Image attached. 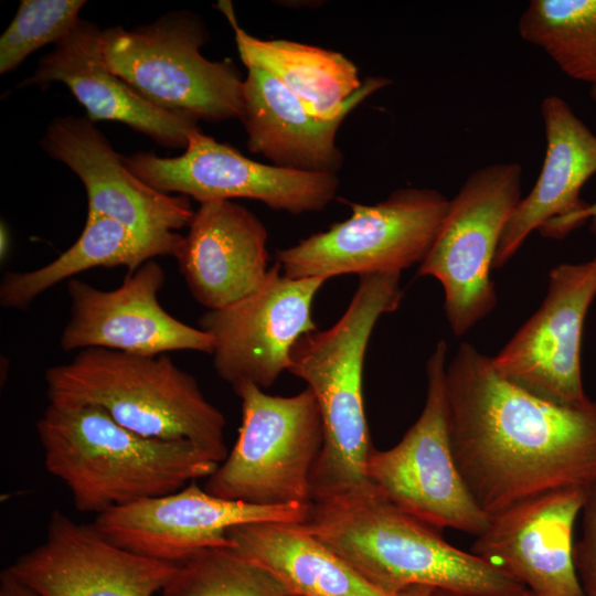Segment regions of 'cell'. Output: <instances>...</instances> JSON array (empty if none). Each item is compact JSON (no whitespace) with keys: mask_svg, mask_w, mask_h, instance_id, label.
<instances>
[{"mask_svg":"<svg viewBox=\"0 0 596 596\" xmlns=\"http://www.w3.org/2000/svg\"><path fill=\"white\" fill-rule=\"evenodd\" d=\"M454 458L489 515L562 489L596 486V402L560 405L503 379L461 343L446 366Z\"/></svg>","mask_w":596,"mask_h":596,"instance_id":"1","label":"cell"},{"mask_svg":"<svg viewBox=\"0 0 596 596\" xmlns=\"http://www.w3.org/2000/svg\"><path fill=\"white\" fill-rule=\"evenodd\" d=\"M359 576L386 596L426 585L456 596L529 592L489 562L448 543L370 481L310 503L301 523Z\"/></svg>","mask_w":596,"mask_h":596,"instance_id":"2","label":"cell"},{"mask_svg":"<svg viewBox=\"0 0 596 596\" xmlns=\"http://www.w3.org/2000/svg\"><path fill=\"white\" fill-rule=\"evenodd\" d=\"M35 427L46 470L79 512L175 492L220 465L190 441L139 435L96 406L49 404Z\"/></svg>","mask_w":596,"mask_h":596,"instance_id":"3","label":"cell"},{"mask_svg":"<svg viewBox=\"0 0 596 596\" xmlns=\"http://www.w3.org/2000/svg\"><path fill=\"white\" fill-rule=\"evenodd\" d=\"M400 278L401 273L360 276L339 320L329 329L304 334L290 351L288 371L312 391L323 425L311 502L369 482L365 470L373 446L363 404V362L377 320L401 302Z\"/></svg>","mask_w":596,"mask_h":596,"instance_id":"4","label":"cell"},{"mask_svg":"<svg viewBox=\"0 0 596 596\" xmlns=\"http://www.w3.org/2000/svg\"><path fill=\"white\" fill-rule=\"evenodd\" d=\"M44 380L49 404L96 406L139 435L190 441L217 464L228 454L224 415L166 354L87 348Z\"/></svg>","mask_w":596,"mask_h":596,"instance_id":"5","label":"cell"},{"mask_svg":"<svg viewBox=\"0 0 596 596\" xmlns=\"http://www.w3.org/2000/svg\"><path fill=\"white\" fill-rule=\"evenodd\" d=\"M207 40L201 19L179 11L134 30H102L100 45L107 67L152 105L199 120L241 119L244 79L231 61L200 53Z\"/></svg>","mask_w":596,"mask_h":596,"instance_id":"6","label":"cell"},{"mask_svg":"<svg viewBox=\"0 0 596 596\" xmlns=\"http://www.w3.org/2000/svg\"><path fill=\"white\" fill-rule=\"evenodd\" d=\"M234 392L242 403L238 436L204 490L256 505L310 504L311 475L323 444L312 391L279 396L245 383Z\"/></svg>","mask_w":596,"mask_h":596,"instance_id":"7","label":"cell"},{"mask_svg":"<svg viewBox=\"0 0 596 596\" xmlns=\"http://www.w3.org/2000/svg\"><path fill=\"white\" fill-rule=\"evenodd\" d=\"M522 166L490 163L472 171L449 201L441 227L417 274L443 286L445 312L462 336L496 306L490 273L502 233L521 201Z\"/></svg>","mask_w":596,"mask_h":596,"instance_id":"8","label":"cell"},{"mask_svg":"<svg viewBox=\"0 0 596 596\" xmlns=\"http://www.w3.org/2000/svg\"><path fill=\"white\" fill-rule=\"evenodd\" d=\"M449 201L435 189L402 188L373 205L351 203L347 220L277 251L276 263L291 278L402 273L428 253Z\"/></svg>","mask_w":596,"mask_h":596,"instance_id":"9","label":"cell"},{"mask_svg":"<svg viewBox=\"0 0 596 596\" xmlns=\"http://www.w3.org/2000/svg\"><path fill=\"white\" fill-rule=\"evenodd\" d=\"M447 344L427 360L425 406L401 441L372 448L366 478L396 505L436 528L479 535L489 515L468 490L454 458L446 397Z\"/></svg>","mask_w":596,"mask_h":596,"instance_id":"10","label":"cell"},{"mask_svg":"<svg viewBox=\"0 0 596 596\" xmlns=\"http://www.w3.org/2000/svg\"><path fill=\"white\" fill-rule=\"evenodd\" d=\"M126 167L157 191L178 192L200 203L243 198L276 211L302 214L323 210L336 196L334 173H312L265 164L216 141L200 129L179 157L151 152L124 157Z\"/></svg>","mask_w":596,"mask_h":596,"instance_id":"11","label":"cell"},{"mask_svg":"<svg viewBox=\"0 0 596 596\" xmlns=\"http://www.w3.org/2000/svg\"><path fill=\"white\" fill-rule=\"evenodd\" d=\"M324 281L288 277L276 263L255 291L203 313L199 327L213 338L214 370L233 391L245 383L268 389L288 371L297 340L317 330L311 306Z\"/></svg>","mask_w":596,"mask_h":596,"instance_id":"12","label":"cell"},{"mask_svg":"<svg viewBox=\"0 0 596 596\" xmlns=\"http://www.w3.org/2000/svg\"><path fill=\"white\" fill-rule=\"evenodd\" d=\"M310 504L256 505L215 497L192 481L182 489L115 507L96 515L94 525L114 544L135 554L180 564L198 552L232 546L234 526L304 523Z\"/></svg>","mask_w":596,"mask_h":596,"instance_id":"13","label":"cell"},{"mask_svg":"<svg viewBox=\"0 0 596 596\" xmlns=\"http://www.w3.org/2000/svg\"><path fill=\"white\" fill-rule=\"evenodd\" d=\"M540 308L491 358L507 381L545 401L582 405L586 396L581 373L584 320L596 295L587 263L552 269Z\"/></svg>","mask_w":596,"mask_h":596,"instance_id":"14","label":"cell"},{"mask_svg":"<svg viewBox=\"0 0 596 596\" xmlns=\"http://www.w3.org/2000/svg\"><path fill=\"white\" fill-rule=\"evenodd\" d=\"M164 269L153 259L128 274L113 290L78 279L67 281L70 319L60 338L66 351L105 348L131 354L160 355L170 351L212 354L213 338L167 312L158 300Z\"/></svg>","mask_w":596,"mask_h":596,"instance_id":"15","label":"cell"},{"mask_svg":"<svg viewBox=\"0 0 596 596\" xmlns=\"http://www.w3.org/2000/svg\"><path fill=\"white\" fill-rule=\"evenodd\" d=\"M178 564L148 558L54 510L44 541L7 567L41 596H152Z\"/></svg>","mask_w":596,"mask_h":596,"instance_id":"16","label":"cell"},{"mask_svg":"<svg viewBox=\"0 0 596 596\" xmlns=\"http://www.w3.org/2000/svg\"><path fill=\"white\" fill-rule=\"evenodd\" d=\"M587 492L552 491L491 515L470 552L535 596H586L574 564L573 534Z\"/></svg>","mask_w":596,"mask_h":596,"instance_id":"17","label":"cell"},{"mask_svg":"<svg viewBox=\"0 0 596 596\" xmlns=\"http://www.w3.org/2000/svg\"><path fill=\"white\" fill-rule=\"evenodd\" d=\"M47 155L82 181L88 212L116 220L139 235H162L189 226L194 212L188 196L155 190L137 178L88 118H55L41 140Z\"/></svg>","mask_w":596,"mask_h":596,"instance_id":"18","label":"cell"},{"mask_svg":"<svg viewBox=\"0 0 596 596\" xmlns=\"http://www.w3.org/2000/svg\"><path fill=\"white\" fill-rule=\"evenodd\" d=\"M100 36L95 23L79 20L22 84L47 87L61 82L85 107L91 121H119L162 146L185 149L191 134L199 130V119L152 105L114 74L104 62Z\"/></svg>","mask_w":596,"mask_h":596,"instance_id":"19","label":"cell"},{"mask_svg":"<svg viewBox=\"0 0 596 596\" xmlns=\"http://www.w3.org/2000/svg\"><path fill=\"white\" fill-rule=\"evenodd\" d=\"M267 230L231 200L201 203L173 257L192 297L207 310L255 291L268 268Z\"/></svg>","mask_w":596,"mask_h":596,"instance_id":"20","label":"cell"},{"mask_svg":"<svg viewBox=\"0 0 596 596\" xmlns=\"http://www.w3.org/2000/svg\"><path fill=\"white\" fill-rule=\"evenodd\" d=\"M541 115L543 164L531 192L521 199L502 233L493 268L502 267L533 231L550 238L565 237L570 220L588 205L581 191L596 173V135L557 95L542 100Z\"/></svg>","mask_w":596,"mask_h":596,"instance_id":"21","label":"cell"},{"mask_svg":"<svg viewBox=\"0 0 596 596\" xmlns=\"http://www.w3.org/2000/svg\"><path fill=\"white\" fill-rule=\"evenodd\" d=\"M217 8L234 31L235 43L246 67H258L277 78L319 120L351 113L391 81L383 76L359 78L355 64L343 54L290 40H262L243 30L230 1Z\"/></svg>","mask_w":596,"mask_h":596,"instance_id":"22","label":"cell"},{"mask_svg":"<svg viewBox=\"0 0 596 596\" xmlns=\"http://www.w3.org/2000/svg\"><path fill=\"white\" fill-rule=\"evenodd\" d=\"M349 114L319 120L273 75L247 67L240 120L247 132L248 150L264 156L273 166L336 174L343 161L336 136Z\"/></svg>","mask_w":596,"mask_h":596,"instance_id":"23","label":"cell"},{"mask_svg":"<svg viewBox=\"0 0 596 596\" xmlns=\"http://www.w3.org/2000/svg\"><path fill=\"white\" fill-rule=\"evenodd\" d=\"M226 535L236 552L276 576L291 595L386 596L301 523H248Z\"/></svg>","mask_w":596,"mask_h":596,"instance_id":"24","label":"cell"},{"mask_svg":"<svg viewBox=\"0 0 596 596\" xmlns=\"http://www.w3.org/2000/svg\"><path fill=\"white\" fill-rule=\"evenodd\" d=\"M181 235H139L120 222L87 214L77 241L57 258L33 270L3 275L0 305L8 309H25L56 284L94 267L125 266L134 273L157 256L174 255Z\"/></svg>","mask_w":596,"mask_h":596,"instance_id":"25","label":"cell"},{"mask_svg":"<svg viewBox=\"0 0 596 596\" xmlns=\"http://www.w3.org/2000/svg\"><path fill=\"white\" fill-rule=\"evenodd\" d=\"M518 31L566 76L596 85V0H531Z\"/></svg>","mask_w":596,"mask_h":596,"instance_id":"26","label":"cell"},{"mask_svg":"<svg viewBox=\"0 0 596 596\" xmlns=\"http://www.w3.org/2000/svg\"><path fill=\"white\" fill-rule=\"evenodd\" d=\"M272 573L232 546L202 550L178 564L161 596H288Z\"/></svg>","mask_w":596,"mask_h":596,"instance_id":"27","label":"cell"},{"mask_svg":"<svg viewBox=\"0 0 596 596\" xmlns=\"http://www.w3.org/2000/svg\"><path fill=\"white\" fill-rule=\"evenodd\" d=\"M83 0H23L0 38V73L15 70L31 53L58 43L81 20Z\"/></svg>","mask_w":596,"mask_h":596,"instance_id":"28","label":"cell"},{"mask_svg":"<svg viewBox=\"0 0 596 596\" xmlns=\"http://www.w3.org/2000/svg\"><path fill=\"white\" fill-rule=\"evenodd\" d=\"M583 533L574 545V564L586 596H596V486L587 492L582 510Z\"/></svg>","mask_w":596,"mask_h":596,"instance_id":"29","label":"cell"},{"mask_svg":"<svg viewBox=\"0 0 596 596\" xmlns=\"http://www.w3.org/2000/svg\"><path fill=\"white\" fill-rule=\"evenodd\" d=\"M0 596H41L19 578L8 568L0 574Z\"/></svg>","mask_w":596,"mask_h":596,"instance_id":"30","label":"cell"},{"mask_svg":"<svg viewBox=\"0 0 596 596\" xmlns=\"http://www.w3.org/2000/svg\"><path fill=\"white\" fill-rule=\"evenodd\" d=\"M589 96L596 104V85L590 86ZM592 221L590 230L596 235V202L588 204L584 210L574 215L566 226L567 234L578 226L583 225L586 221Z\"/></svg>","mask_w":596,"mask_h":596,"instance_id":"31","label":"cell"},{"mask_svg":"<svg viewBox=\"0 0 596 596\" xmlns=\"http://www.w3.org/2000/svg\"><path fill=\"white\" fill-rule=\"evenodd\" d=\"M434 590L435 588L430 586L414 585L401 590L395 596H432Z\"/></svg>","mask_w":596,"mask_h":596,"instance_id":"32","label":"cell"},{"mask_svg":"<svg viewBox=\"0 0 596 596\" xmlns=\"http://www.w3.org/2000/svg\"><path fill=\"white\" fill-rule=\"evenodd\" d=\"M9 233L6 224L1 223V230H0V257L1 260L7 258V255L9 253Z\"/></svg>","mask_w":596,"mask_h":596,"instance_id":"33","label":"cell"},{"mask_svg":"<svg viewBox=\"0 0 596 596\" xmlns=\"http://www.w3.org/2000/svg\"><path fill=\"white\" fill-rule=\"evenodd\" d=\"M432 596H456V595H453L450 593H446V592H443V590H437L435 589L432 594ZM522 596H535L534 594H532L531 592H526L524 595Z\"/></svg>","mask_w":596,"mask_h":596,"instance_id":"34","label":"cell"},{"mask_svg":"<svg viewBox=\"0 0 596 596\" xmlns=\"http://www.w3.org/2000/svg\"><path fill=\"white\" fill-rule=\"evenodd\" d=\"M588 268L590 270V275L594 278L596 283V257L589 262H587Z\"/></svg>","mask_w":596,"mask_h":596,"instance_id":"35","label":"cell"},{"mask_svg":"<svg viewBox=\"0 0 596 596\" xmlns=\"http://www.w3.org/2000/svg\"><path fill=\"white\" fill-rule=\"evenodd\" d=\"M288 596H298V595H288Z\"/></svg>","mask_w":596,"mask_h":596,"instance_id":"36","label":"cell"}]
</instances>
